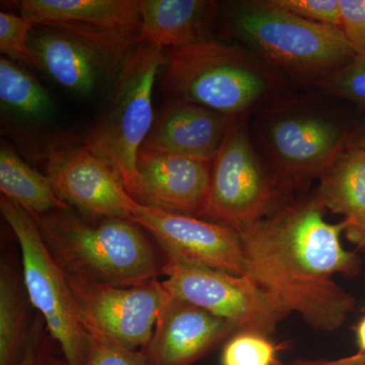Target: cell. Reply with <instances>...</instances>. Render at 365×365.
I'll list each match as a JSON object with an SVG mask.
<instances>
[{
  "mask_svg": "<svg viewBox=\"0 0 365 365\" xmlns=\"http://www.w3.org/2000/svg\"><path fill=\"white\" fill-rule=\"evenodd\" d=\"M325 210L314 195L284 203L237 232L246 276L288 313L299 314L316 330L334 332L344 325L356 306V300L334 275H355L360 261L341 242L347 220L328 222Z\"/></svg>",
  "mask_w": 365,
  "mask_h": 365,
  "instance_id": "obj_1",
  "label": "cell"
},
{
  "mask_svg": "<svg viewBox=\"0 0 365 365\" xmlns=\"http://www.w3.org/2000/svg\"><path fill=\"white\" fill-rule=\"evenodd\" d=\"M33 216L67 275L113 287H136L158 280L162 274L153 246L131 220H86L69 207Z\"/></svg>",
  "mask_w": 365,
  "mask_h": 365,
  "instance_id": "obj_2",
  "label": "cell"
},
{
  "mask_svg": "<svg viewBox=\"0 0 365 365\" xmlns=\"http://www.w3.org/2000/svg\"><path fill=\"white\" fill-rule=\"evenodd\" d=\"M165 53L163 86L173 100L225 116H246L281 86L272 67L241 46L207 40Z\"/></svg>",
  "mask_w": 365,
  "mask_h": 365,
  "instance_id": "obj_3",
  "label": "cell"
},
{
  "mask_svg": "<svg viewBox=\"0 0 365 365\" xmlns=\"http://www.w3.org/2000/svg\"><path fill=\"white\" fill-rule=\"evenodd\" d=\"M225 13L228 28L246 49L302 81L316 83L356 55L338 26L304 20L272 0L232 4Z\"/></svg>",
  "mask_w": 365,
  "mask_h": 365,
  "instance_id": "obj_4",
  "label": "cell"
},
{
  "mask_svg": "<svg viewBox=\"0 0 365 365\" xmlns=\"http://www.w3.org/2000/svg\"><path fill=\"white\" fill-rule=\"evenodd\" d=\"M163 64V50L143 42L132 48L105 111L86 139V145L116 170L132 198L138 185L137 158L155 121L153 91Z\"/></svg>",
  "mask_w": 365,
  "mask_h": 365,
  "instance_id": "obj_5",
  "label": "cell"
},
{
  "mask_svg": "<svg viewBox=\"0 0 365 365\" xmlns=\"http://www.w3.org/2000/svg\"><path fill=\"white\" fill-rule=\"evenodd\" d=\"M0 211L20 245L24 287L30 304L44 319L67 364L86 365L88 333L79 319L66 273L46 244L35 217L4 196Z\"/></svg>",
  "mask_w": 365,
  "mask_h": 365,
  "instance_id": "obj_6",
  "label": "cell"
},
{
  "mask_svg": "<svg viewBox=\"0 0 365 365\" xmlns=\"http://www.w3.org/2000/svg\"><path fill=\"white\" fill-rule=\"evenodd\" d=\"M284 203L279 181L265 172L247 121L240 118L211 160L207 194L197 217L239 232Z\"/></svg>",
  "mask_w": 365,
  "mask_h": 365,
  "instance_id": "obj_7",
  "label": "cell"
},
{
  "mask_svg": "<svg viewBox=\"0 0 365 365\" xmlns=\"http://www.w3.org/2000/svg\"><path fill=\"white\" fill-rule=\"evenodd\" d=\"M264 110L255 125L281 182L319 178L349 143V134L329 113L287 104Z\"/></svg>",
  "mask_w": 365,
  "mask_h": 365,
  "instance_id": "obj_8",
  "label": "cell"
},
{
  "mask_svg": "<svg viewBox=\"0 0 365 365\" xmlns=\"http://www.w3.org/2000/svg\"><path fill=\"white\" fill-rule=\"evenodd\" d=\"M162 281L170 295L235 326L270 337L289 313L246 275L190 265L165 257Z\"/></svg>",
  "mask_w": 365,
  "mask_h": 365,
  "instance_id": "obj_9",
  "label": "cell"
},
{
  "mask_svg": "<svg viewBox=\"0 0 365 365\" xmlns=\"http://www.w3.org/2000/svg\"><path fill=\"white\" fill-rule=\"evenodd\" d=\"M66 275L86 333L129 349L148 347L158 316L170 299L162 281L113 287Z\"/></svg>",
  "mask_w": 365,
  "mask_h": 365,
  "instance_id": "obj_10",
  "label": "cell"
},
{
  "mask_svg": "<svg viewBox=\"0 0 365 365\" xmlns=\"http://www.w3.org/2000/svg\"><path fill=\"white\" fill-rule=\"evenodd\" d=\"M129 220L150 232L168 258L234 275H246L241 237L234 228L138 202Z\"/></svg>",
  "mask_w": 365,
  "mask_h": 365,
  "instance_id": "obj_11",
  "label": "cell"
},
{
  "mask_svg": "<svg viewBox=\"0 0 365 365\" xmlns=\"http://www.w3.org/2000/svg\"><path fill=\"white\" fill-rule=\"evenodd\" d=\"M45 167L57 195L68 205L90 217L130 218L137 201L116 170L86 144L55 148Z\"/></svg>",
  "mask_w": 365,
  "mask_h": 365,
  "instance_id": "obj_12",
  "label": "cell"
},
{
  "mask_svg": "<svg viewBox=\"0 0 365 365\" xmlns=\"http://www.w3.org/2000/svg\"><path fill=\"white\" fill-rule=\"evenodd\" d=\"M41 28L31 38L39 69L78 96L91 95L107 74L121 67L132 49L62 29Z\"/></svg>",
  "mask_w": 365,
  "mask_h": 365,
  "instance_id": "obj_13",
  "label": "cell"
},
{
  "mask_svg": "<svg viewBox=\"0 0 365 365\" xmlns=\"http://www.w3.org/2000/svg\"><path fill=\"white\" fill-rule=\"evenodd\" d=\"M21 16L34 25L62 29L132 48L141 42L138 0H23Z\"/></svg>",
  "mask_w": 365,
  "mask_h": 365,
  "instance_id": "obj_14",
  "label": "cell"
},
{
  "mask_svg": "<svg viewBox=\"0 0 365 365\" xmlns=\"http://www.w3.org/2000/svg\"><path fill=\"white\" fill-rule=\"evenodd\" d=\"M211 162L141 148L133 199L168 212L197 216L207 194Z\"/></svg>",
  "mask_w": 365,
  "mask_h": 365,
  "instance_id": "obj_15",
  "label": "cell"
},
{
  "mask_svg": "<svg viewBox=\"0 0 365 365\" xmlns=\"http://www.w3.org/2000/svg\"><path fill=\"white\" fill-rule=\"evenodd\" d=\"M235 333L225 319L170 295L143 352L148 365H193Z\"/></svg>",
  "mask_w": 365,
  "mask_h": 365,
  "instance_id": "obj_16",
  "label": "cell"
},
{
  "mask_svg": "<svg viewBox=\"0 0 365 365\" xmlns=\"http://www.w3.org/2000/svg\"><path fill=\"white\" fill-rule=\"evenodd\" d=\"M237 119L193 103L173 100L155 117L141 148L211 162Z\"/></svg>",
  "mask_w": 365,
  "mask_h": 365,
  "instance_id": "obj_17",
  "label": "cell"
},
{
  "mask_svg": "<svg viewBox=\"0 0 365 365\" xmlns=\"http://www.w3.org/2000/svg\"><path fill=\"white\" fill-rule=\"evenodd\" d=\"M141 42L177 49L207 41L218 4L206 0H139Z\"/></svg>",
  "mask_w": 365,
  "mask_h": 365,
  "instance_id": "obj_18",
  "label": "cell"
},
{
  "mask_svg": "<svg viewBox=\"0 0 365 365\" xmlns=\"http://www.w3.org/2000/svg\"><path fill=\"white\" fill-rule=\"evenodd\" d=\"M314 196L325 209L344 215L348 225L365 213V153L348 143L332 165L319 178Z\"/></svg>",
  "mask_w": 365,
  "mask_h": 365,
  "instance_id": "obj_19",
  "label": "cell"
},
{
  "mask_svg": "<svg viewBox=\"0 0 365 365\" xmlns=\"http://www.w3.org/2000/svg\"><path fill=\"white\" fill-rule=\"evenodd\" d=\"M0 191L31 215L69 207L55 192L51 180L41 174L11 148L0 150Z\"/></svg>",
  "mask_w": 365,
  "mask_h": 365,
  "instance_id": "obj_20",
  "label": "cell"
},
{
  "mask_svg": "<svg viewBox=\"0 0 365 365\" xmlns=\"http://www.w3.org/2000/svg\"><path fill=\"white\" fill-rule=\"evenodd\" d=\"M13 269L1 266L0 272V365H18L30 327L28 297Z\"/></svg>",
  "mask_w": 365,
  "mask_h": 365,
  "instance_id": "obj_21",
  "label": "cell"
},
{
  "mask_svg": "<svg viewBox=\"0 0 365 365\" xmlns=\"http://www.w3.org/2000/svg\"><path fill=\"white\" fill-rule=\"evenodd\" d=\"M0 101L6 109L29 119H45L54 110V103L44 86L6 57L0 59Z\"/></svg>",
  "mask_w": 365,
  "mask_h": 365,
  "instance_id": "obj_22",
  "label": "cell"
},
{
  "mask_svg": "<svg viewBox=\"0 0 365 365\" xmlns=\"http://www.w3.org/2000/svg\"><path fill=\"white\" fill-rule=\"evenodd\" d=\"M277 346L267 336L235 333L223 349L222 365H280Z\"/></svg>",
  "mask_w": 365,
  "mask_h": 365,
  "instance_id": "obj_23",
  "label": "cell"
},
{
  "mask_svg": "<svg viewBox=\"0 0 365 365\" xmlns=\"http://www.w3.org/2000/svg\"><path fill=\"white\" fill-rule=\"evenodd\" d=\"M35 26L21 16L0 13V52L11 61L39 69L37 59L31 49L30 32Z\"/></svg>",
  "mask_w": 365,
  "mask_h": 365,
  "instance_id": "obj_24",
  "label": "cell"
},
{
  "mask_svg": "<svg viewBox=\"0 0 365 365\" xmlns=\"http://www.w3.org/2000/svg\"><path fill=\"white\" fill-rule=\"evenodd\" d=\"M316 85L329 95L365 107V54L355 55L349 63L324 76Z\"/></svg>",
  "mask_w": 365,
  "mask_h": 365,
  "instance_id": "obj_25",
  "label": "cell"
},
{
  "mask_svg": "<svg viewBox=\"0 0 365 365\" xmlns=\"http://www.w3.org/2000/svg\"><path fill=\"white\" fill-rule=\"evenodd\" d=\"M88 335V356L86 365H148L143 350H133Z\"/></svg>",
  "mask_w": 365,
  "mask_h": 365,
  "instance_id": "obj_26",
  "label": "cell"
},
{
  "mask_svg": "<svg viewBox=\"0 0 365 365\" xmlns=\"http://www.w3.org/2000/svg\"><path fill=\"white\" fill-rule=\"evenodd\" d=\"M273 4L304 20L341 26L339 0H272Z\"/></svg>",
  "mask_w": 365,
  "mask_h": 365,
  "instance_id": "obj_27",
  "label": "cell"
},
{
  "mask_svg": "<svg viewBox=\"0 0 365 365\" xmlns=\"http://www.w3.org/2000/svg\"><path fill=\"white\" fill-rule=\"evenodd\" d=\"M341 26L355 54H365V0H339Z\"/></svg>",
  "mask_w": 365,
  "mask_h": 365,
  "instance_id": "obj_28",
  "label": "cell"
},
{
  "mask_svg": "<svg viewBox=\"0 0 365 365\" xmlns=\"http://www.w3.org/2000/svg\"><path fill=\"white\" fill-rule=\"evenodd\" d=\"M46 324L40 314L36 317L30 327L25 348L18 365H40L45 359L44 334Z\"/></svg>",
  "mask_w": 365,
  "mask_h": 365,
  "instance_id": "obj_29",
  "label": "cell"
},
{
  "mask_svg": "<svg viewBox=\"0 0 365 365\" xmlns=\"http://www.w3.org/2000/svg\"><path fill=\"white\" fill-rule=\"evenodd\" d=\"M287 365H365V353L359 352L339 359H299Z\"/></svg>",
  "mask_w": 365,
  "mask_h": 365,
  "instance_id": "obj_30",
  "label": "cell"
},
{
  "mask_svg": "<svg viewBox=\"0 0 365 365\" xmlns=\"http://www.w3.org/2000/svg\"><path fill=\"white\" fill-rule=\"evenodd\" d=\"M345 232L350 242L365 252V213L359 222L348 225Z\"/></svg>",
  "mask_w": 365,
  "mask_h": 365,
  "instance_id": "obj_31",
  "label": "cell"
},
{
  "mask_svg": "<svg viewBox=\"0 0 365 365\" xmlns=\"http://www.w3.org/2000/svg\"><path fill=\"white\" fill-rule=\"evenodd\" d=\"M357 344L359 352L365 353V317L360 319L356 328Z\"/></svg>",
  "mask_w": 365,
  "mask_h": 365,
  "instance_id": "obj_32",
  "label": "cell"
},
{
  "mask_svg": "<svg viewBox=\"0 0 365 365\" xmlns=\"http://www.w3.org/2000/svg\"><path fill=\"white\" fill-rule=\"evenodd\" d=\"M40 365H68L66 360L52 359V357H45Z\"/></svg>",
  "mask_w": 365,
  "mask_h": 365,
  "instance_id": "obj_33",
  "label": "cell"
},
{
  "mask_svg": "<svg viewBox=\"0 0 365 365\" xmlns=\"http://www.w3.org/2000/svg\"><path fill=\"white\" fill-rule=\"evenodd\" d=\"M351 143L355 144V145L359 146L360 150H364L365 153V132L359 139H357L356 141H351Z\"/></svg>",
  "mask_w": 365,
  "mask_h": 365,
  "instance_id": "obj_34",
  "label": "cell"
}]
</instances>
